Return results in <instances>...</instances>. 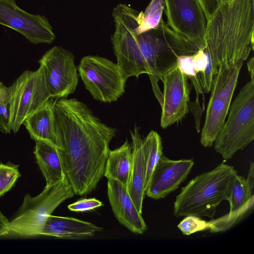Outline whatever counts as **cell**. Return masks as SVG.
Segmentation results:
<instances>
[{
    "mask_svg": "<svg viewBox=\"0 0 254 254\" xmlns=\"http://www.w3.org/2000/svg\"><path fill=\"white\" fill-rule=\"evenodd\" d=\"M54 111L63 173L75 195L87 194L104 176L116 130L76 99H57Z\"/></svg>",
    "mask_w": 254,
    "mask_h": 254,
    "instance_id": "cell-1",
    "label": "cell"
},
{
    "mask_svg": "<svg viewBox=\"0 0 254 254\" xmlns=\"http://www.w3.org/2000/svg\"><path fill=\"white\" fill-rule=\"evenodd\" d=\"M254 0H231L219 5L207 21L205 52L216 74L219 66L244 62L254 50Z\"/></svg>",
    "mask_w": 254,
    "mask_h": 254,
    "instance_id": "cell-2",
    "label": "cell"
},
{
    "mask_svg": "<svg viewBox=\"0 0 254 254\" xmlns=\"http://www.w3.org/2000/svg\"><path fill=\"white\" fill-rule=\"evenodd\" d=\"M115 8L130 29L146 63L153 91L161 105L163 93L158 85L159 80L177 64L178 56L192 55L195 52L181 40L162 18L156 28L139 32L136 28L138 11L123 3Z\"/></svg>",
    "mask_w": 254,
    "mask_h": 254,
    "instance_id": "cell-3",
    "label": "cell"
},
{
    "mask_svg": "<svg viewBox=\"0 0 254 254\" xmlns=\"http://www.w3.org/2000/svg\"><path fill=\"white\" fill-rule=\"evenodd\" d=\"M237 174L233 166L222 162L196 176L176 197L173 214L176 217L192 215L213 219L217 206L228 200L231 184Z\"/></svg>",
    "mask_w": 254,
    "mask_h": 254,
    "instance_id": "cell-4",
    "label": "cell"
},
{
    "mask_svg": "<svg viewBox=\"0 0 254 254\" xmlns=\"http://www.w3.org/2000/svg\"><path fill=\"white\" fill-rule=\"evenodd\" d=\"M228 115L214 142L215 151L225 160L244 150L254 139V79L241 88L230 104Z\"/></svg>",
    "mask_w": 254,
    "mask_h": 254,
    "instance_id": "cell-5",
    "label": "cell"
},
{
    "mask_svg": "<svg viewBox=\"0 0 254 254\" xmlns=\"http://www.w3.org/2000/svg\"><path fill=\"white\" fill-rule=\"evenodd\" d=\"M75 193L64 175L56 184L44 188L38 195H25L17 216L10 222V233L22 237L39 235L46 217Z\"/></svg>",
    "mask_w": 254,
    "mask_h": 254,
    "instance_id": "cell-6",
    "label": "cell"
},
{
    "mask_svg": "<svg viewBox=\"0 0 254 254\" xmlns=\"http://www.w3.org/2000/svg\"><path fill=\"white\" fill-rule=\"evenodd\" d=\"M9 88L8 126L16 133L26 119L51 98L43 66L24 70Z\"/></svg>",
    "mask_w": 254,
    "mask_h": 254,
    "instance_id": "cell-7",
    "label": "cell"
},
{
    "mask_svg": "<svg viewBox=\"0 0 254 254\" xmlns=\"http://www.w3.org/2000/svg\"><path fill=\"white\" fill-rule=\"evenodd\" d=\"M78 70L86 89L98 101H117L125 92L127 79L117 64L99 56L83 57Z\"/></svg>",
    "mask_w": 254,
    "mask_h": 254,
    "instance_id": "cell-8",
    "label": "cell"
},
{
    "mask_svg": "<svg viewBox=\"0 0 254 254\" xmlns=\"http://www.w3.org/2000/svg\"><path fill=\"white\" fill-rule=\"evenodd\" d=\"M168 26L196 52L205 46L207 19L198 0H163Z\"/></svg>",
    "mask_w": 254,
    "mask_h": 254,
    "instance_id": "cell-9",
    "label": "cell"
},
{
    "mask_svg": "<svg viewBox=\"0 0 254 254\" xmlns=\"http://www.w3.org/2000/svg\"><path fill=\"white\" fill-rule=\"evenodd\" d=\"M74 60L70 51L60 46H55L39 61L44 68L51 98H66L74 92L78 83V76Z\"/></svg>",
    "mask_w": 254,
    "mask_h": 254,
    "instance_id": "cell-10",
    "label": "cell"
},
{
    "mask_svg": "<svg viewBox=\"0 0 254 254\" xmlns=\"http://www.w3.org/2000/svg\"><path fill=\"white\" fill-rule=\"evenodd\" d=\"M188 78L176 64L162 77L164 85L160 126L163 129L181 122L190 110Z\"/></svg>",
    "mask_w": 254,
    "mask_h": 254,
    "instance_id": "cell-11",
    "label": "cell"
},
{
    "mask_svg": "<svg viewBox=\"0 0 254 254\" xmlns=\"http://www.w3.org/2000/svg\"><path fill=\"white\" fill-rule=\"evenodd\" d=\"M0 24L21 34L33 44H50L56 38L46 17L23 10L15 0H0Z\"/></svg>",
    "mask_w": 254,
    "mask_h": 254,
    "instance_id": "cell-12",
    "label": "cell"
},
{
    "mask_svg": "<svg viewBox=\"0 0 254 254\" xmlns=\"http://www.w3.org/2000/svg\"><path fill=\"white\" fill-rule=\"evenodd\" d=\"M194 163L192 159L172 160L163 154L153 170L145 195L156 200L165 198L187 179Z\"/></svg>",
    "mask_w": 254,
    "mask_h": 254,
    "instance_id": "cell-13",
    "label": "cell"
},
{
    "mask_svg": "<svg viewBox=\"0 0 254 254\" xmlns=\"http://www.w3.org/2000/svg\"><path fill=\"white\" fill-rule=\"evenodd\" d=\"M107 194L113 212L118 221L132 233L143 234L148 229L137 211L127 187L115 180H108Z\"/></svg>",
    "mask_w": 254,
    "mask_h": 254,
    "instance_id": "cell-14",
    "label": "cell"
},
{
    "mask_svg": "<svg viewBox=\"0 0 254 254\" xmlns=\"http://www.w3.org/2000/svg\"><path fill=\"white\" fill-rule=\"evenodd\" d=\"M103 228L86 221L73 217L49 215L39 230V235L61 239H83L93 236Z\"/></svg>",
    "mask_w": 254,
    "mask_h": 254,
    "instance_id": "cell-15",
    "label": "cell"
},
{
    "mask_svg": "<svg viewBox=\"0 0 254 254\" xmlns=\"http://www.w3.org/2000/svg\"><path fill=\"white\" fill-rule=\"evenodd\" d=\"M54 98H50L42 107L28 117L24 125L31 138L50 143L58 149L60 145L57 135Z\"/></svg>",
    "mask_w": 254,
    "mask_h": 254,
    "instance_id": "cell-16",
    "label": "cell"
},
{
    "mask_svg": "<svg viewBox=\"0 0 254 254\" xmlns=\"http://www.w3.org/2000/svg\"><path fill=\"white\" fill-rule=\"evenodd\" d=\"M132 139V166L127 186L128 192L137 211L142 214L145 194V166L142 149L143 139L137 127L130 131Z\"/></svg>",
    "mask_w": 254,
    "mask_h": 254,
    "instance_id": "cell-17",
    "label": "cell"
},
{
    "mask_svg": "<svg viewBox=\"0 0 254 254\" xmlns=\"http://www.w3.org/2000/svg\"><path fill=\"white\" fill-rule=\"evenodd\" d=\"M230 104L220 96L211 93L200 134V141L203 147L213 145L224 126Z\"/></svg>",
    "mask_w": 254,
    "mask_h": 254,
    "instance_id": "cell-18",
    "label": "cell"
},
{
    "mask_svg": "<svg viewBox=\"0 0 254 254\" xmlns=\"http://www.w3.org/2000/svg\"><path fill=\"white\" fill-rule=\"evenodd\" d=\"M35 143L34 154L37 162L45 178L46 187L51 186L64 175L57 148L43 140H35Z\"/></svg>",
    "mask_w": 254,
    "mask_h": 254,
    "instance_id": "cell-19",
    "label": "cell"
},
{
    "mask_svg": "<svg viewBox=\"0 0 254 254\" xmlns=\"http://www.w3.org/2000/svg\"><path fill=\"white\" fill-rule=\"evenodd\" d=\"M132 166V146L127 140L120 147L110 150L104 176L127 186Z\"/></svg>",
    "mask_w": 254,
    "mask_h": 254,
    "instance_id": "cell-20",
    "label": "cell"
},
{
    "mask_svg": "<svg viewBox=\"0 0 254 254\" xmlns=\"http://www.w3.org/2000/svg\"><path fill=\"white\" fill-rule=\"evenodd\" d=\"M243 63L231 66H219L212 80L211 93L231 103Z\"/></svg>",
    "mask_w": 254,
    "mask_h": 254,
    "instance_id": "cell-21",
    "label": "cell"
},
{
    "mask_svg": "<svg viewBox=\"0 0 254 254\" xmlns=\"http://www.w3.org/2000/svg\"><path fill=\"white\" fill-rule=\"evenodd\" d=\"M142 149L145 166V191L150 178L162 152V140L160 135L151 130L143 140Z\"/></svg>",
    "mask_w": 254,
    "mask_h": 254,
    "instance_id": "cell-22",
    "label": "cell"
},
{
    "mask_svg": "<svg viewBox=\"0 0 254 254\" xmlns=\"http://www.w3.org/2000/svg\"><path fill=\"white\" fill-rule=\"evenodd\" d=\"M252 189L246 179L237 174L230 186L228 201L230 211L228 214L239 212L252 203H254Z\"/></svg>",
    "mask_w": 254,
    "mask_h": 254,
    "instance_id": "cell-23",
    "label": "cell"
},
{
    "mask_svg": "<svg viewBox=\"0 0 254 254\" xmlns=\"http://www.w3.org/2000/svg\"><path fill=\"white\" fill-rule=\"evenodd\" d=\"M165 8L163 0H151L144 12H138L136 28L139 32H143L156 28L162 18L163 11Z\"/></svg>",
    "mask_w": 254,
    "mask_h": 254,
    "instance_id": "cell-24",
    "label": "cell"
},
{
    "mask_svg": "<svg viewBox=\"0 0 254 254\" xmlns=\"http://www.w3.org/2000/svg\"><path fill=\"white\" fill-rule=\"evenodd\" d=\"M20 175L18 166L0 164V196L13 187Z\"/></svg>",
    "mask_w": 254,
    "mask_h": 254,
    "instance_id": "cell-25",
    "label": "cell"
},
{
    "mask_svg": "<svg viewBox=\"0 0 254 254\" xmlns=\"http://www.w3.org/2000/svg\"><path fill=\"white\" fill-rule=\"evenodd\" d=\"M178 227L184 235H190L197 232L210 229V224L200 217L190 215L185 216L178 225Z\"/></svg>",
    "mask_w": 254,
    "mask_h": 254,
    "instance_id": "cell-26",
    "label": "cell"
},
{
    "mask_svg": "<svg viewBox=\"0 0 254 254\" xmlns=\"http://www.w3.org/2000/svg\"><path fill=\"white\" fill-rule=\"evenodd\" d=\"M103 205V202L96 198H84L68 205L67 208L72 211L84 212L93 210Z\"/></svg>",
    "mask_w": 254,
    "mask_h": 254,
    "instance_id": "cell-27",
    "label": "cell"
},
{
    "mask_svg": "<svg viewBox=\"0 0 254 254\" xmlns=\"http://www.w3.org/2000/svg\"><path fill=\"white\" fill-rule=\"evenodd\" d=\"M192 55L179 56L177 58L178 68L190 79L195 77L197 75L194 68Z\"/></svg>",
    "mask_w": 254,
    "mask_h": 254,
    "instance_id": "cell-28",
    "label": "cell"
},
{
    "mask_svg": "<svg viewBox=\"0 0 254 254\" xmlns=\"http://www.w3.org/2000/svg\"><path fill=\"white\" fill-rule=\"evenodd\" d=\"M192 56L194 68L196 74L203 73L211 61L210 57L205 52L203 48Z\"/></svg>",
    "mask_w": 254,
    "mask_h": 254,
    "instance_id": "cell-29",
    "label": "cell"
},
{
    "mask_svg": "<svg viewBox=\"0 0 254 254\" xmlns=\"http://www.w3.org/2000/svg\"><path fill=\"white\" fill-rule=\"evenodd\" d=\"M204 12L207 21L216 8L221 4L231 0H198Z\"/></svg>",
    "mask_w": 254,
    "mask_h": 254,
    "instance_id": "cell-30",
    "label": "cell"
},
{
    "mask_svg": "<svg viewBox=\"0 0 254 254\" xmlns=\"http://www.w3.org/2000/svg\"><path fill=\"white\" fill-rule=\"evenodd\" d=\"M8 105L0 104V131L4 133H9L11 131L8 126Z\"/></svg>",
    "mask_w": 254,
    "mask_h": 254,
    "instance_id": "cell-31",
    "label": "cell"
},
{
    "mask_svg": "<svg viewBox=\"0 0 254 254\" xmlns=\"http://www.w3.org/2000/svg\"><path fill=\"white\" fill-rule=\"evenodd\" d=\"M10 233V222L0 211V236L7 235Z\"/></svg>",
    "mask_w": 254,
    "mask_h": 254,
    "instance_id": "cell-32",
    "label": "cell"
},
{
    "mask_svg": "<svg viewBox=\"0 0 254 254\" xmlns=\"http://www.w3.org/2000/svg\"><path fill=\"white\" fill-rule=\"evenodd\" d=\"M9 97V88L0 81V104L8 105Z\"/></svg>",
    "mask_w": 254,
    "mask_h": 254,
    "instance_id": "cell-33",
    "label": "cell"
},
{
    "mask_svg": "<svg viewBox=\"0 0 254 254\" xmlns=\"http://www.w3.org/2000/svg\"><path fill=\"white\" fill-rule=\"evenodd\" d=\"M246 179L250 187L253 189L254 184V163L252 162L250 164V167Z\"/></svg>",
    "mask_w": 254,
    "mask_h": 254,
    "instance_id": "cell-34",
    "label": "cell"
},
{
    "mask_svg": "<svg viewBox=\"0 0 254 254\" xmlns=\"http://www.w3.org/2000/svg\"><path fill=\"white\" fill-rule=\"evenodd\" d=\"M251 79H254V58L252 57L247 63Z\"/></svg>",
    "mask_w": 254,
    "mask_h": 254,
    "instance_id": "cell-35",
    "label": "cell"
}]
</instances>
